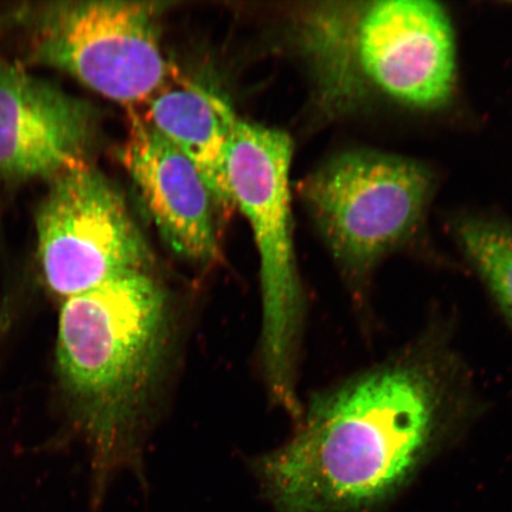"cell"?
Returning <instances> with one entry per match:
<instances>
[{
	"mask_svg": "<svg viewBox=\"0 0 512 512\" xmlns=\"http://www.w3.org/2000/svg\"><path fill=\"white\" fill-rule=\"evenodd\" d=\"M118 157L164 245L191 264L213 262L219 255L220 216L196 166L136 117Z\"/></svg>",
	"mask_w": 512,
	"mask_h": 512,
	"instance_id": "9c48e42d",
	"label": "cell"
},
{
	"mask_svg": "<svg viewBox=\"0 0 512 512\" xmlns=\"http://www.w3.org/2000/svg\"><path fill=\"white\" fill-rule=\"evenodd\" d=\"M170 318L168 293L156 274L115 281L63 302L57 374L94 445V508L156 389Z\"/></svg>",
	"mask_w": 512,
	"mask_h": 512,
	"instance_id": "3957f363",
	"label": "cell"
},
{
	"mask_svg": "<svg viewBox=\"0 0 512 512\" xmlns=\"http://www.w3.org/2000/svg\"><path fill=\"white\" fill-rule=\"evenodd\" d=\"M99 133L92 104L0 55V188L92 164Z\"/></svg>",
	"mask_w": 512,
	"mask_h": 512,
	"instance_id": "ba28073f",
	"label": "cell"
},
{
	"mask_svg": "<svg viewBox=\"0 0 512 512\" xmlns=\"http://www.w3.org/2000/svg\"><path fill=\"white\" fill-rule=\"evenodd\" d=\"M434 185L433 172L418 160L351 150L318 166L299 194L338 266L360 286L419 234Z\"/></svg>",
	"mask_w": 512,
	"mask_h": 512,
	"instance_id": "8992f818",
	"label": "cell"
},
{
	"mask_svg": "<svg viewBox=\"0 0 512 512\" xmlns=\"http://www.w3.org/2000/svg\"><path fill=\"white\" fill-rule=\"evenodd\" d=\"M227 171L235 209L252 230L260 264L261 357L272 399L300 412L296 356L303 294L294 252L290 174L293 142L278 128L228 112Z\"/></svg>",
	"mask_w": 512,
	"mask_h": 512,
	"instance_id": "5b68a950",
	"label": "cell"
},
{
	"mask_svg": "<svg viewBox=\"0 0 512 512\" xmlns=\"http://www.w3.org/2000/svg\"><path fill=\"white\" fill-rule=\"evenodd\" d=\"M454 238L512 326V224L483 216L453 223Z\"/></svg>",
	"mask_w": 512,
	"mask_h": 512,
	"instance_id": "8fae6325",
	"label": "cell"
},
{
	"mask_svg": "<svg viewBox=\"0 0 512 512\" xmlns=\"http://www.w3.org/2000/svg\"><path fill=\"white\" fill-rule=\"evenodd\" d=\"M445 352H406L310 403L296 432L255 464L274 512H371L405 488L458 414Z\"/></svg>",
	"mask_w": 512,
	"mask_h": 512,
	"instance_id": "6da1fadb",
	"label": "cell"
},
{
	"mask_svg": "<svg viewBox=\"0 0 512 512\" xmlns=\"http://www.w3.org/2000/svg\"><path fill=\"white\" fill-rule=\"evenodd\" d=\"M34 220L44 284L63 302L155 274V255L123 192L93 163L49 182Z\"/></svg>",
	"mask_w": 512,
	"mask_h": 512,
	"instance_id": "52a82bcc",
	"label": "cell"
},
{
	"mask_svg": "<svg viewBox=\"0 0 512 512\" xmlns=\"http://www.w3.org/2000/svg\"><path fill=\"white\" fill-rule=\"evenodd\" d=\"M166 2L55 0L18 5L0 29L21 38L22 66L59 70L120 105L146 104L168 85L160 19Z\"/></svg>",
	"mask_w": 512,
	"mask_h": 512,
	"instance_id": "277c9868",
	"label": "cell"
},
{
	"mask_svg": "<svg viewBox=\"0 0 512 512\" xmlns=\"http://www.w3.org/2000/svg\"><path fill=\"white\" fill-rule=\"evenodd\" d=\"M145 120L187 157L213 195L220 219L232 215L227 159L230 106L222 96L195 82L166 85L146 102Z\"/></svg>",
	"mask_w": 512,
	"mask_h": 512,
	"instance_id": "30bf717a",
	"label": "cell"
},
{
	"mask_svg": "<svg viewBox=\"0 0 512 512\" xmlns=\"http://www.w3.org/2000/svg\"><path fill=\"white\" fill-rule=\"evenodd\" d=\"M287 37L322 121L380 104L437 112L456 94V35L439 3H303L288 15Z\"/></svg>",
	"mask_w": 512,
	"mask_h": 512,
	"instance_id": "7a4b0ae2",
	"label": "cell"
}]
</instances>
